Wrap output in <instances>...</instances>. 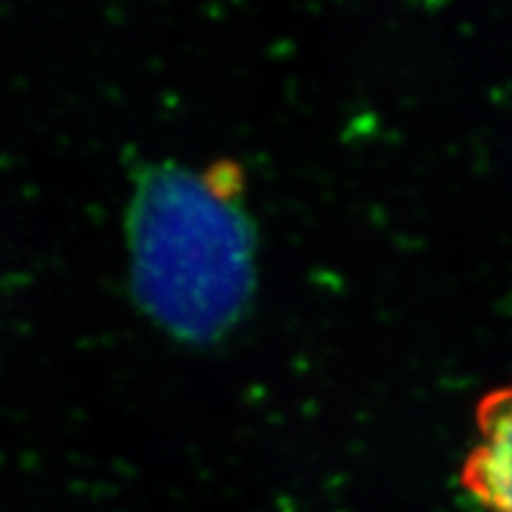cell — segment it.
Listing matches in <instances>:
<instances>
[{
    "label": "cell",
    "instance_id": "obj_1",
    "mask_svg": "<svg viewBox=\"0 0 512 512\" xmlns=\"http://www.w3.org/2000/svg\"><path fill=\"white\" fill-rule=\"evenodd\" d=\"M139 284L160 318L205 331L235 297L237 237L195 184L169 178L148 190L137 222Z\"/></svg>",
    "mask_w": 512,
    "mask_h": 512
},
{
    "label": "cell",
    "instance_id": "obj_2",
    "mask_svg": "<svg viewBox=\"0 0 512 512\" xmlns=\"http://www.w3.org/2000/svg\"><path fill=\"white\" fill-rule=\"evenodd\" d=\"M474 419L476 440L461 466V487L483 512H512V382L480 397Z\"/></svg>",
    "mask_w": 512,
    "mask_h": 512
}]
</instances>
